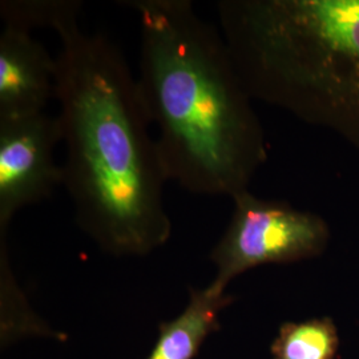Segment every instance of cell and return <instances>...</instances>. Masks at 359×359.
Listing matches in <instances>:
<instances>
[{"label":"cell","instance_id":"2","mask_svg":"<svg viewBox=\"0 0 359 359\" xmlns=\"http://www.w3.org/2000/svg\"><path fill=\"white\" fill-rule=\"evenodd\" d=\"M121 4L139 16L137 86L168 181L231 200L249 191L266 139L219 29L191 0Z\"/></svg>","mask_w":359,"mask_h":359},{"label":"cell","instance_id":"10","mask_svg":"<svg viewBox=\"0 0 359 359\" xmlns=\"http://www.w3.org/2000/svg\"><path fill=\"white\" fill-rule=\"evenodd\" d=\"M83 3L77 0H3L0 16L4 27L31 32L36 28L56 29L67 22L77 20Z\"/></svg>","mask_w":359,"mask_h":359},{"label":"cell","instance_id":"3","mask_svg":"<svg viewBox=\"0 0 359 359\" xmlns=\"http://www.w3.org/2000/svg\"><path fill=\"white\" fill-rule=\"evenodd\" d=\"M248 93L359 151V0H221Z\"/></svg>","mask_w":359,"mask_h":359},{"label":"cell","instance_id":"6","mask_svg":"<svg viewBox=\"0 0 359 359\" xmlns=\"http://www.w3.org/2000/svg\"><path fill=\"white\" fill-rule=\"evenodd\" d=\"M56 99V57L31 32L4 27L0 35V120L46 112Z\"/></svg>","mask_w":359,"mask_h":359},{"label":"cell","instance_id":"4","mask_svg":"<svg viewBox=\"0 0 359 359\" xmlns=\"http://www.w3.org/2000/svg\"><path fill=\"white\" fill-rule=\"evenodd\" d=\"M229 225L210 252L215 286L226 290L240 274L270 264H293L321 256L330 240L327 222L286 201L250 191L231 198Z\"/></svg>","mask_w":359,"mask_h":359},{"label":"cell","instance_id":"8","mask_svg":"<svg viewBox=\"0 0 359 359\" xmlns=\"http://www.w3.org/2000/svg\"><path fill=\"white\" fill-rule=\"evenodd\" d=\"M0 316L3 348L26 337L62 339L60 334L51 329L29 306L27 295L11 269L7 237H0Z\"/></svg>","mask_w":359,"mask_h":359},{"label":"cell","instance_id":"1","mask_svg":"<svg viewBox=\"0 0 359 359\" xmlns=\"http://www.w3.org/2000/svg\"><path fill=\"white\" fill-rule=\"evenodd\" d=\"M56 100L65 145V187L77 225L116 257L167 244V175L128 62L103 32L79 19L56 29Z\"/></svg>","mask_w":359,"mask_h":359},{"label":"cell","instance_id":"5","mask_svg":"<svg viewBox=\"0 0 359 359\" xmlns=\"http://www.w3.org/2000/svg\"><path fill=\"white\" fill-rule=\"evenodd\" d=\"M62 142L57 115L0 120V237H7L22 209L50 198L65 185L63 165L53 156Z\"/></svg>","mask_w":359,"mask_h":359},{"label":"cell","instance_id":"9","mask_svg":"<svg viewBox=\"0 0 359 359\" xmlns=\"http://www.w3.org/2000/svg\"><path fill=\"white\" fill-rule=\"evenodd\" d=\"M338 346L337 327L323 317L283 323L270 353L273 359H335Z\"/></svg>","mask_w":359,"mask_h":359},{"label":"cell","instance_id":"7","mask_svg":"<svg viewBox=\"0 0 359 359\" xmlns=\"http://www.w3.org/2000/svg\"><path fill=\"white\" fill-rule=\"evenodd\" d=\"M233 302L226 290L210 283L191 289L185 309L160 325V334L147 359H194L210 334L219 329V313Z\"/></svg>","mask_w":359,"mask_h":359}]
</instances>
